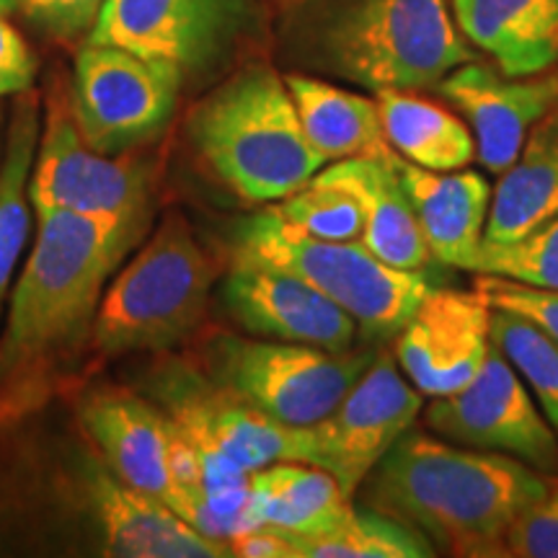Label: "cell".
Listing matches in <instances>:
<instances>
[{"mask_svg":"<svg viewBox=\"0 0 558 558\" xmlns=\"http://www.w3.org/2000/svg\"><path fill=\"white\" fill-rule=\"evenodd\" d=\"M39 135V104L34 96H26L13 111L3 160H0V316L21 251L29 239V177Z\"/></svg>","mask_w":558,"mask_h":558,"instance_id":"d4e9b609","label":"cell"},{"mask_svg":"<svg viewBox=\"0 0 558 558\" xmlns=\"http://www.w3.org/2000/svg\"><path fill=\"white\" fill-rule=\"evenodd\" d=\"M352 512V499L339 481L318 465L284 460L251 473L248 527L267 525L313 538L331 533Z\"/></svg>","mask_w":558,"mask_h":558,"instance_id":"44dd1931","label":"cell"},{"mask_svg":"<svg viewBox=\"0 0 558 558\" xmlns=\"http://www.w3.org/2000/svg\"><path fill=\"white\" fill-rule=\"evenodd\" d=\"M215 267L190 222L169 215L104 290L90 339L104 354L160 352L205 320Z\"/></svg>","mask_w":558,"mask_h":558,"instance_id":"5b68a950","label":"cell"},{"mask_svg":"<svg viewBox=\"0 0 558 558\" xmlns=\"http://www.w3.org/2000/svg\"><path fill=\"white\" fill-rule=\"evenodd\" d=\"M292 558H429L437 556L429 541L401 522L373 512L354 509L331 533L300 538L290 535Z\"/></svg>","mask_w":558,"mask_h":558,"instance_id":"484cf974","label":"cell"},{"mask_svg":"<svg viewBox=\"0 0 558 558\" xmlns=\"http://www.w3.org/2000/svg\"><path fill=\"white\" fill-rule=\"evenodd\" d=\"M184 83L169 62L86 41L73 65L70 114L88 148L122 156L169 128Z\"/></svg>","mask_w":558,"mask_h":558,"instance_id":"9c48e42d","label":"cell"},{"mask_svg":"<svg viewBox=\"0 0 558 558\" xmlns=\"http://www.w3.org/2000/svg\"><path fill=\"white\" fill-rule=\"evenodd\" d=\"M37 241L19 271L0 333V380L90 337L109 277L148 228L60 209L37 213Z\"/></svg>","mask_w":558,"mask_h":558,"instance_id":"3957f363","label":"cell"},{"mask_svg":"<svg viewBox=\"0 0 558 558\" xmlns=\"http://www.w3.org/2000/svg\"><path fill=\"white\" fill-rule=\"evenodd\" d=\"M492 344L525 380L558 437V347L514 313L492 308Z\"/></svg>","mask_w":558,"mask_h":558,"instance_id":"4316f807","label":"cell"},{"mask_svg":"<svg viewBox=\"0 0 558 558\" xmlns=\"http://www.w3.org/2000/svg\"><path fill=\"white\" fill-rule=\"evenodd\" d=\"M471 271L558 290V215L514 241H481Z\"/></svg>","mask_w":558,"mask_h":558,"instance_id":"83f0119b","label":"cell"},{"mask_svg":"<svg viewBox=\"0 0 558 558\" xmlns=\"http://www.w3.org/2000/svg\"><path fill=\"white\" fill-rule=\"evenodd\" d=\"M492 352V305L476 290H429L396 333V362L422 396L439 399L476 378Z\"/></svg>","mask_w":558,"mask_h":558,"instance_id":"5bb4252c","label":"cell"},{"mask_svg":"<svg viewBox=\"0 0 558 558\" xmlns=\"http://www.w3.org/2000/svg\"><path fill=\"white\" fill-rule=\"evenodd\" d=\"M473 290L486 300L492 308L514 313L533 324L543 337L558 347V290L533 288V284L514 282V279L478 275Z\"/></svg>","mask_w":558,"mask_h":558,"instance_id":"f546056e","label":"cell"},{"mask_svg":"<svg viewBox=\"0 0 558 558\" xmlns=\"http://www.w3.org/2000/svg\"><path fill=\"white\" fill-rule=\"evenodd\" d=\"M378 109L388 145L409 163L458 171L476 158V140L463 120L411 90H380Z\"/></svg>","mask_w":558,"mask_h":558,"instance_id":"cb8c5ba5","label":"cell"},{"mask_svg":"<svg viewBox=\"0 0 558 558\" xmlns=\"http://www.w3.org/2000/svg\"><path fill=\"white\" fill-rule=\"evenodd\" d=\"M284 60L373 94L424 90L476 60L445 0H292Z\"/></svg>","mask_w":558,"mask_h":558,"instance_id":"7a4b0ae2","label":"cell"},{"mask_svg":"<svg viewBox=\"0 0 558 558\" xmlns=\"http://www.w3.org/2000/svg\"><path fill=\"white\" fill-rule=\"evenodd\" d=\"M437 90L469 122L481 166L505 173L530 132L558 107V73L548 70L530 78H507L499 70L471 60L450 70Z\"/></svg>","mask_w":558,"mask_h":558,"instance_id":"2e32d148","label":"cell"},{"mask_svg":"<svg viewBox=\"0 0 558 558\" xmlns=\"http://www.w3.org/2000/svg\"><path fill=\"white\" fill-rule=\"evenodd\" d=\"M360 492L362 507L411 527L435 554L488 558L505 556L509 527L548 492V476L518 458L452 448L411 427Z\"/></svg>","mask_w":558,"mask_h":558,"instance_id":"6da1fadb","label":"cell"},{"mask_svg":"<svg viewBox=\"0 0 558 558\" xmlns=\"http://www.w3.org/2000/svg\"><path fill=\"white\" fill-rule=\"evenodd\" d=\"M107 0H19V9L37 29L73 41L90 34Z\"/></svg>","mask_w":558,"mask_h":558,"instance_id":"1f68e13d","label":"cell"},{"mask_svg":"<svg viewBox=\"0 0 558 558\" xmlns=\"http://www.w3.org/2000/svg\"><path fill=\"white\" fill-rule=\"evenodd\" d=\"M505 556L558 558V476H548V492L509 527Z\"/></svg>","mask_w":558,"mask_h":558,"instance_id":"4dcf8cb0","label":"cell"},{"mask_svg":"<svg viewBox=\"0 0 558 558\" xmlns=\"http://www.w3.org/2000/svg\"><path fill=\"white\" fill-rule=\"evenodd\" d=\"M230 556L241 558H292L290 538L282 530L267 525H251L228 538Z\"/></svg>","mask_w":558,"mask_h":558,"instance_id":"836d02e7","label":"cell"},{"mask_svg":"<svg viewBox=\"0 0 558 558\" xmlns=\"http://www.w3.org/2000/svg\"><path fill=\"white\" fill-rule=\"evenodd\" d=\"M378 349L329 352L295 341L220 333L209 341L207 378L230 399L246 403L284 427L305 429L337 409Z\"/></svg>","mask_w":558,"mask_h":558,"instance_id":"52a82bcc","label":"cell"},{"mask_svg":"<svg viewBox=\"0 0 558 558\" xmlns=\"http://www.w3.org/2000/svg\"><path fill=\"white\" fill-rule=\"evenodd\" d=\"M424 424L448 442L518 458L543 476H558V437L520 373L492 344L476 378L424 411Z\"/></svg>","mask_w":558,"mask_h":558,"instance_id":"7c38bea8","label":"cell"},{"mask_svg":"<svg viewBox=\"0 0 558 558\" xmlns=\"http://www.w3.org/2000/svg\"><path fill=\"white\" fill-rule=\"evenodd\" d=\"M16 9H19V0H0V13H3V16H9V13Z\"/></svg>","mask_w":558,"mask_h":558,"instance_id":"e575fe53","label":"cell"},{"mask_svg":"<svg viewBox=\"0 0 558 558\" xmlns=\"http://www.w3.org/2000/svg\"><path fill=\"white\" fill-rule=\"evenodd\" d=\"M499 177L484 241H514L558 215V107L530 132L520 156Z\"/></svg>","mask_w":558,"mask_h":558,"instance_id":"7402d4cb","label":"cell"},{"mask_svg":"<svg viewBox=\"0 0 558 558\" xmlns=\"http://www.w3.org/2000/svg\"><path fill=\"white\" fill-rule=\"evenodd\" d=\"M220 298L230 318L262 339L347 352L360 337L349 313L292 271L233 259Z\"/></svg>","mask_w":558,"mask_h":558,"instance_id":"9a60e30c","label":"cell"},{"mask_svg":"<svg viewBox=\"0 0 558 558\" xmlns=\"http://www.w3.org/2000/svg\"><path fill=\"white\" fill-rule=\"evenodd\" d=\"M186 132L207 169L251 205L290 197L326 166L305 137L284 75L264 62L209 90L190 111Z\"/></svg>","mask_w":558,"mask_h":558,"instance_id":"277c9868","label":"cell"},{"mask_svg":"<svg viewBox=\"0 0 558 558\" xmlns=\"http://www.w3.org/2000/svg\"><path fill=\"white\" fill-rule=\"evenodd\" d=\"M29 199L34 213L60 209L96 220L148 222L153 177L140 158L88 148L70 104L52 96L34 156Z\"/></svg>","mask_w":558,"mask_h":558,"instance_id":"30bf717a","label":"cell"},{"mask_svg":"<svg viewBox=\"0 0 558 558\" xmlns=\"http://www.w3.org/2000/svg\"><path fill=\"white\" fill-rule=\"evenodd\" d=\"M429 254L439 264L469 269L476 259L492 207V184L476 171H429L393 156Z\"/></svg>","mask_w":558,"mask_h":558,"instance_id":"d6986e66","label":"cell"},{"mask_svg":"<svg viewBox=\"0 0 558 558\" xmlns=\"http://www.w3.org/2000/svg\"><path fill=\"white\" fill-rule=\"evenodd\" d=\"M233 259L292 271L333 300L365 341L396 337L432 290L422 271L396 269L360 241H316L262 209L235 230Z\"/></svg>","mask_w":558,"mask_h":558,"instance_id":"8992f818","label":"cell"},{"mask_svg":"<svg viewBox=\"0 0 558 558\" xmlns=\"http://www.w3.org/2000/svg\"><path fill=\"white\" fill-rule=\"evenodd\" d=\"M284 226L316 241L352 243L362 239V215L357 202L337 186L311 179L303 190L269 207Z\"/></svg>","mask_w":558,"mask_h":558,"instance_id":"f1b7e54d","label":"cell"},{"mask_svg":"<svg viewBox=\"0 0 558 558\" xmlns=\"http://www.w3.org/2000/svg\"><path fill=\"white\" fill-rule=\"evenodd\" d=\"M81 424L101 460L124 484L140 488L177 512L171 473L173 422L163 409L130 390H94L81 403Z\"/></svg>","mask_w":558,"mask_h":558,"instance_id":"e0dca14e","label":"cell"},{"mask_svg":"<svg viewBox=\"0 0 558 558\" xmlns=\"http://www.w3.org/2000/svg\"><path fill=\"white\" fill-rule=\"evenodd\" d=\"M75 486L81 507L99 533L104 554L122 558H222L228 543L192 527L169 505L124 484L96 456L78 458Z\"/></svg>","mask_w":558,"mask_h":558,"instance_id":"4fadbf2b","label":"cell"},{"mask_svg":"<svg viewBox=\"0 0 558 558\" xmlns=\"http://www.w3.org/2000/svg\"><path fill=\"white\" fill-rule=\"evenodd\" d=\"M422 403L393 354L378 349L337 409L305 427V463L329 471L354 499L375 465L414 427Z\"/></svg>","mask_w":558,"mask_h":558,"instance_id":"8fae6325","label":"cell"},{"mask_svg":"<svg viewBox=\"0 0 558 558\" xmlns=\"http://www.w3.org/2000/svg\"><path fill=\"white\" fill-rule=\"evenodd\" d=\"M259 32L256 0H107L88 41L169 62L184 81H207Z\"/></svg>","mask_w":558,"mask_h":558,"instance_id":"ba28073f","label":"cell"},{"mask_svg":"<svg viewBox=\"0 0 558 558\" xmlns=\"http://www.w3.org/2000/svg\"><path fill=\"white\" fill-rule=\"evenodd\" d=\"M37 78V58L26 39L0 13V96L29 94Z\"/></svg>","mask_w":558,"mask_h":558,"instance_id":"d6a6232c","label":"cell"},{"mask_svg":"<svg viewBox=\"0 0 558 558\" xmlns=\"http://www.w3.org/2000/svg\"><path fill=\"white\" fill-rule=\"evenodd\" d=\"M284 83L295 101L305 137L326 163L357 156H386L390 150L378 101L316 75L288 73Z\"/></svg>","mask_w":558,"mask_h":558,"instance_id":"603a6c76","label":"cell"},{"mask_svg":"<svg viewBox=\"0 0 558 558\" xmlns=\"http://www.w3.org/2000/svg\"><path fill=\"white\" fill-rule=\"evenodd\" d=\"M393 156L396 150L390 148L386 156L344 158L329 169H320L313 179L337 186L357 202L362 246L390 267L422 271L432 254L418 228L414 205L393 166Z\"/></svg>","mask_w":558,"mask_h":558,"instance_id":"ac0fdd59","label":"cell"},{"mask_svg":"<svg viewBox=\"0 0 558 558\" xmlns=\"http://www.w3.org/2000/svg\"><path fill=\"white\" fill-rule=\"evenodd\" d=\"M458 29L507 78L558 65V0H452Z\"/></svg>","mask_w":558,"mask_h":558,"instance_id":"ffe728a7","label":"cell"}]
</instances>
